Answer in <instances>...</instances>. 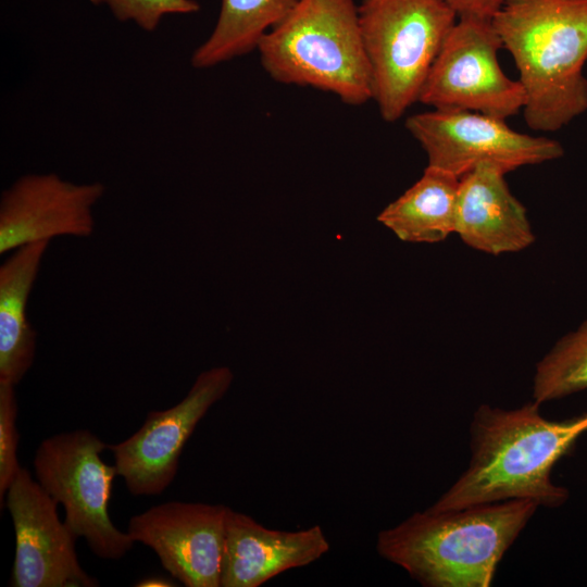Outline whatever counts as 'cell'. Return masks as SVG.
Here are the masks:
<instances>
[{
	"instance_id": "1",
	"label": "cell",
	"mask_w": 587,
	"mask_h": 587,
	"mask_svg": "<svg viewBox=\"0 0 587 587\" xmlns=\"http://www.w3.org/2000/svg\"><path fill=\"white\" fill-rule=\"evenodd\" d=\"M587 432V412L566 420H548L540 404L516 409L479 405L470 424L469 466L428 509L445 511L512 499L558 508L569 490L555 485V463Z\"/></svg>"
},
{
	"instance_id": "2",
	"label": "cell",
	"mask_w": 587,
	"mask_h": 587,
	"mask_svg": "<svg viewBox=\"0 0 587 587\" xmlns=\"http://www.w3.org/2000/svg\"><path fill=\"white\" fill-rule=\"evenodd\" d=\"M491 24L519 71L529 128L552 133L587 111V0H504Z\"/></svg>"
},
{
	"instance_id": "3",
	"label": "cell",
	"mask_w": 587,
	"mask_h": 587,
	"mask_svg": "<svg viewBox=\"0 0 587 587\" xmlns=\"http://www.w3.org/2000/svg\"><path fill=\"white\" fill-rule=\"evenodd\" d=\"M512 499L415 512L380 530L376 549L425 587H488L498 564L538 509Z\"/></svg>"
},
{
	"instance_id": "4",
	"label": "cell",
	"mask_w": 587,
	"mask_h": 587,
	"mask_svg": "<svg viewBox=\"0 0 587 587\" xmlns=\"http://www.w3.org/2000/svg\"><path fill=\"white\" fill-rule=\"evenodd\" d=\"M257 51L277 83L328 92L349 105L373 100L353 0H298L263 36Z\"/></svg>"
},
{
	"instance_id": "5",
	"label": "cell",
	"mask_w": 587,
	"mask_h": 587,
	"mask_svg": "<svg viewBox=\"0 0 587 587\" xmlns=\"http://www.w3.org/2000/svg\"><path fill=\"white\" fill-rule=\"evenodd\" d=\"M457 20L441 0H363L359 5L373 100L384 121L396 122L419 101Z\"/></svg>"
},
{
	"instance_id": "6",
	"label": "cell",
	"mask_w": 587,
	"mask_h": 587,
	"mask_svg": "<svg viewBox=\"0 0 587 587\" xmlns=\"http://www.w3.org/2000/svg\"><path fill=\"white\" fill-rule=\"evenodd\" d=\"M108 446L88 429L43 439L34 457L35 478L65 511L64 522L100 559L118 560L134 546L112 522L109 504L117 475L101 453Z\"/></svg>"
},
{
	"instance_id": "7",
	"label": "cell",
	"mask_w": 587,
	"mask_h": 587,
	"mask_svg": "<svg viewBox=\"0 0 587 587\" xmlns=\"http://www.w3.org/2000/svg\"><path fill=\"white\" fill-rule=\"evenodd\" d=\"M502 48L491 20L458 18L422 88L419 101L435 110H465L505 120L525 104L519 80L501 70Z\"/></svg>"
},
{
	"instance_id": "8",
	"label": "cell",
	"mask_w": 587,
	"mask_h": 587,
	"mask_svg": "<svg viewBox=\"0 0 587 587\" xmlns=\"http://www.w3.org/2000/svg\"><path fill=\"white\" fill-rule=\"evenodd\" d=\"M405 128L426 152L429 166L459 177L480 163L508 173L564 154L554 139L519 133L504 120L473 111L433 109L409 116Z\"/></svg>"
},
{
	"instance_id": "9",
	"label": "cell",
	"mask_w": 587,
	"mask_h": 587,
	"mask_svg": "<svg viewBox=\"0 0 587 587\" xmlns=\"http://www.w3.org/2000/svg\"><path fill=\"white\" fill-rule=\"evenodd\" d=\"M233 379L227 366L201 372L177 404L150 411L136 433L108 446L117 476L132 495L157 496L171 485L184 446L210 408L226 395Z\"/></svg>"
},
{
	"instance_id": "10",
	"label": "cell",
	"mask_w": 587,
	"mask_h": 587,
	"mask_svg": "<svg viewBox=\"0 0 587 587\" xmlns=\"http://www.w3.org/2000/svg\"><path fill=\"white\" fill-rule=\"evenodd\" d=\"M4 504L15 534L13 587H95L99 583L80 566L78 537L60 520L58 503L26 467L10 485Z\"/></svg>"
},
{
	"instance_id": "11",
	"label": "cell",
	"mask_w": 587,
	"mask_h": 587,
	"mask_svg": "<svg viewBox=\"0 0 587 587\" xmlns=\"http://www.w3.org/2000/svg\"><path fill=\"white\" fill-rule=\"evenodd\" d=\"M228 507L168 501L133 515L127 533L186 587H220Z\"/></svg>"
},
{
	"instance_id": "12",
	"label": "cell",
	"mask_w": 587,
	"mask_h": 587,
	"mask_svg": "<svg viewBox=\"0 0 587 587\" xmlns=\"http://www.w3.org/2000/svg\"><path fill=\"white\" fill-rule=\"evenodd\" d=\"M104 191L100 182L75 184L54 173L20 177L1 193L0 253L57 237H90Z\"/></svg>"
},
{
	"instance_id": "13",
	"label": "cell",
	"mask_w": 587,
	"mask_h": 587,
	"mask_svg": "<svg viewBox=\"0 0 587 587\" xmlns=\"http://www.w3.org/2000/svg\"><path fill=\"white\" fill-rule=\"evenodd\" d=\"M329 548L320 525L292 532L272 529L229 508L220 587H259L283 572L315 562Z\"/></svg>"
},
{
	"instance_id": "14",
	"label": "cell",
	"mask_w": 587,
	"mask_h": 587,
	"mask_svg": "<svg viewBox=\"0 0 587 587\" xmlns=\"http://www.w3.org/2000/svg\"><path fill=\"white\" fill-rule=\"evenodd\" d=\"M505 171L480 163L460 178L455 232L473 249L500 254L534 241L526 210L511 193Z\"/></svg>"
},
{
	"instance_id": "15",
	"label": "cell",
	"mask_w": 587,
	"mask_h": 587,
	"mask_svg": "<svg viewBox=\"0 0 587 587\" xmlns=\"http://www.w3.org/2000/svg\"><path fill=\"white\" fill-rule=\"evenodd\" d=\"M49 243L17 248L0 266V383L16 386L34 363L37 333L26 308Z\"/></svg>"
},
{
	"instance_id": "16",
	"label": "cell",
	"mask_w": 587,
	"mask_h": 587,
	"mask_svg": "<svg viewBox=\"0 0 587 587\" xmlns=\"http://www.w3.org/2000/svg\"><path fill=\"white\" fill-rule=\"evenodd\" d=\"M460 178L427 165L422 177L389 203L377 220L403 241H442L455 232Z\"/></svg>"
},
{
	"instance_id": "17",
	"label": "cell",
	"mask_w": 587,
	"mask_h": 587,
	"mask_svg": "<svg viewBox=\"0 0 587 587\" xmlns=\"http://www.w3.org/2000/svg\"><path fill=\"white\" fill-rule=\"evenodd\" d=\"M298 0H221L216 24L191 55L196 68H209L257 50Z\"/></svg>"
},
{
	"instance_id": "18",
	"label": "cell",
	"mask_w": 587,
	"mask_h": 587,
	"mask_svg": "<svg viewBox=\"0 0 587 587\" xmlns=\"http://www.w3.org/2000/svg\"><path fill=\"white\" fill-rule=\"evenodd\" d=\"M533 401L538 404L587 390V317L537 363Z\"/></svg>"
},
{
	"instance_id": "19",
	"label": "cell",
	"mask_w": 587,
	"mask_h": 587,
	"mask_svg": "<svg viewBox=\"0 0 587 587\" xmlns=\"http://www.w3.org/2000/svg\"><path fill=\"white\" fill-rule=\"evenodd\" d=\"M95 5L105 4L120 22L133 21L140 28L153 32L168 14H190L199 11L195 0H89Z\"/></svg>"
},
{
	"instance_id": "20",
	"label": "cell",
	"mask_w": 587,
	"mask_h": 587,
	"mask_svg": "<svg viewBox=\"0 0 587 587\" xmlns=\"http://www.w3.org/2000/svg\"><path fill=\"white\" fill-rule=\"evenodd\" d=\"M15 386L0 383V503L21 470L17 460L18 432Z\"/></svg>"
},
{
	"instance_id": "21",
	"label": "cell",
	"mask_w": 587,
	"mask_h": 587,
	"mask_svg": "<svg viewBox=\"0 0 587 587\" xmlns=\"http://www.w3.org/2000/svg\"><path fill=\"white\" fill-rule=\"evenodd\" d=\"M458 16L491 20L504 0H441Z\"/></svg>"
},
{
	"instance_id": "22",
	"label": "cell",
	"mask_w": 587,
	"mask_h": 587,
	"mask_svg": "<svg viewBox=\"0 0 587 587\" xmlns=\"http://www.w3.org/2000/svg\"><path fill=\"white\" fill-rule=\"evenodd\" d=\"M136 586H139V587H160L161 586L162 587V586H176V584H173L171 580L164 577L150 576L138 582Z\"/></svg>"
}]
</instances>
